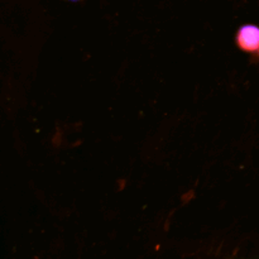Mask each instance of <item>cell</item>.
Here are the masks:
<instances>
[{"label":"cell","mask_w":259,"mask_h":259,"mask_svg":"<svg viewBox=\"0 0 259 259\" xmlns=\"http://www.w3.org/2000/svg\"><path fill=\"white\" fill-rule=\"evenodd\" d=\"M237 45L242 51L252 53L259 57V27L254 24H245L237 32Z\"/></svg>","instance_id":"obj_1"},{"label":"cell","mask_w":259,"mask_h":259,"mask_svg":"<svg viewBox=\"0 0 259 259\" xmlns=\"http://www.w3.org/2000/svg\"><path fill=\"white\" fill-rule=\"evenodd\" d=\"M72 2H76V0H72Z\"/></svg>","instance_id":"obj_2"}]
</instances>
